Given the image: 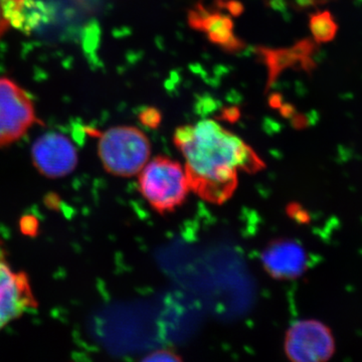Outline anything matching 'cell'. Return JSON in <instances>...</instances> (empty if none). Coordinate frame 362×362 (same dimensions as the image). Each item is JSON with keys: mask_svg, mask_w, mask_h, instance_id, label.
I'll return each mask as SVG.
<instances>
[{"mask_svg": "<svg viewBox=\"0 0 362 362\" xmlns=\"http://www.w3.org/2000/svg\"><path fill=\"white\" fill-rule=\"evenodd\" d=\"M188 23L197 32L206 33L213 44L226 52H237L245 44L233 33V21L230 16L216 11H209L202 4H197L188 13Z\"/></svg>", "mask_w": 362, "mask_h": 362, "instance_id": "obj_9", "label": "cell"}, {"mask_svg": "<svg viewBox=\"0 0 362 362\" xmlns=\"http://www.w3.org/2000/svg\"><path fill=\"white\" fill-rule=\"evenodd\" d=\"M284 345L288 358L297 362L326 361L335 350L329 328L316 320L293 324L286 333Z\"/></svg>", "mask_w": 362, "mask_h": 362, "instance_id": "obj_6", "label": "cell"}, {"mask_svg": "<svg viewBox=\"0 0 362 362\" xmlns=\"http://www.w3.org/2000/svg\"><path fill=\"white\" fill-rule=\"evenodd\" d=\"M283 104L282 96L280 94H274L269 99V105L274 109H279Z\"/></svg>", "mask_w": 362, "mask_h": 362, "instance_id": "obj_19", "label": "cell"}, {"mask_svg": "<svg viewBox=\"0 0 362 362\" xmlns=\"http://www.w3.org/2000/svg\"><path fill=\"white\" fill-rule=\"evenodd\" d=\"M32 158L35 168L47 178H62L71 175L78 161L74 143L58 132L40 136L33 143Z\"/></svg>", "mask_w": 362, "mask_h": 362, "instance_id": "obj_7", "label": "cell"}, {"mask_svg": "<svg viewBox=\"0 0 362 362\" xmlns=\"http://www.w3.org/2000/svg\"><path fill=\"white\" fill-rule=\"evenodd\" d=\"M313 49L314 45L310 40H301L291 49H259V56L268 68L267 88L269 89L286 69L295 65L301 66L304 70L313 68L314 63L310 58Z\"/></svg>", "mask_w": 362, "mask_h": 362, "instance_id": "obj_10", "label": "cell"}, {"mask_svg": "<svg viewBox=\"0 0 362 362\" xmlns=\"http://www.w3.org/2000/svg\"><path fill=\"white\" fill-rule=\"evenodd\" d=\"M240 118V111L237 107H228V108H225L221 111V120L228 121V122L230 123H235L237 122Z\"/></svg>", "mask_w": 362, "mask_h": 362, "instance_id": "obj_16", "label": "cell"}, {"mask_svg": "<svg viewBox=\"0 0 362 362\" xmlns=\"http://www.w3.org/2000/svg\"><path fill=\"white\" fill-rule=\"evenodd\" d=\"M280 112L282 114V116H284L285 118H290V117L295 115V108L290 104H282V106L280 107Z\"/></svg>", "mask_w": 362, "mask_h": 362, "instance_id": "obj_18", "label": "cell"}, {"mask_svg": "<svg viewBox=\"0 0 362 362\" xmlns=\"http://www.w3.org/2000/svg\"><path fill=\"white\" fill-rule=\"evenodd\" d=\"M35 308L37 301L30 279L25 272L14 270L0 240V330Z\"/></svg>", "mask_w": 362, "mask_h": 362, "instance_id": "obj_5", "label": "cell"}, {"mask_svg": "<svg viewBox=\"0 0 362 362\" xmlns=\"http://www.w3.org/2000/svg\"><path fill=\"white\" fill-rule=\"evenodd\" d=\"M145 361H181L180 357L176 356L175 352L170 351V350H158V351L153 352L150 354Z\"/></svg>", "mask_w": 362, "mask_h": 362, "instance_id": "obj_14", "label": "cell"}, {"mask_svg": "<svg viewBox=\"0 0 362 362\" xmlns=\"http://www.w3.org/2000/svg\"><path fill=\"white\" fill-rule=\"evenodd\" d=\"M140 122L149 128V129H157L162 122L161 112L154 107H147L138 116Z\"/></svg>", "mask_w": 362, "mask_h": 362, "instance_id": "obj_13", "label": "cell"}, {"mask_svg": "<svg viewBox=\"0 0 362 362\" xmlns=\"http://www.w3.org/2000/svg\"><path fill=\"white\" fill-rule=\"evenodd\" d=\"M218 4L226 8L232 16H240L244 11V6L238 0H218Z\"/></svg>", "mask_w": 362, "mask_h": 362, "instance_id": "obj_15", "label": "cell"}, {"mask_svg": "<svg viewBox=\"0 0 362 362\" xmlns=\"http://www.w3.org/2000/svg\"><path fill=\"white\" fill-rule=\"evenodd\" d=\"M30 97L8 78H0V148L18 141L39 123Z\"/></svg>", "mask_w": 362, "mask_h": 362, "instance_id": "obj_4", "label": "cell"}, {"mask_svg": "<svg viewBox=\"0 0 362 362\" xmlns=\"http://www.w3.org/2000/svg\"><path fill=\"white\" fill-rule=\"evenodd\" d=\"M98 154L107 173L117 177H132L149 161L151 144L138 128L117 126L100 134Z\"/></svg>", "mask_w": 362, "mask_h": 362, "instance_id": "obj_2", "label": "cell"}, {"mask_svg": "<svg viewBox=\"0 0 362 362\" xmlns=\"http://www.w3.org/2000/svg\"><path fill=\"white\" fill-rule=\"evenodd\" d=\"M309 26L314 40L318 44H325L333 40L338 30L337 21L328 11L312 14Z\"/></svg>", "mask_w": 362, "mask_h": 362, "instance_id": "obj_12", "label": "cell"}, {"mask_svg": "<svg viewBox=\"0 0 362 362\" xmlns=\"http://www.w3.org/2000/svg\"><path fill=\"white\" fill-rule=\"evenodd\" d=\"M139 190L159 214L171 213L187 201L190 192L187 173L180 162L157 156L138 173Z\"/></svg>", "mask_w": 362, "mask_h": 362, "instance_id": "obj_3", "label": "cell"}, {"mask_svg": "<svg viewBox=\"0 0 362 362\" xmlns=\"http://www.w3.org/2000/svg\"><path fill=\"white\" fill-rule=\"evenodd\" d=\"M9 25L30 32L49 18V11L42 2L35 0H2Z\"/></svg>", "mask_w": 362, "mask_h": 362, "instance_id": "obj_11", "label": "cell"}, {"mask_svg": "<svg viewBox=\"0 0 362 362\" xmlns=\"http://www.w3.org/2000/svg\"><path fill=\"white\" fill-rule=\"evenodd\" d=\"M267 273L279 280L300 277L307 268V255L299 243L292 240H274L262 254Z\"/></svg>", "mask_w": 362, "mask_h": 362, "instance_id": "obj_8", "label": "cell"}, {"mask_svg": "<svg viewBox=\"0 0 362 362\" xmlns=\"http://www.w3.org/2000/svg\"><path fill=\"white\" fill-rule=\"evenodd\" d=\"M173 142L185 157L190 192L216 206L235 194L240 171L257 173L266 168L250 145L216 121L180 126Z\"/></svg>", "mask_w": 362, "mask_h": 362, "instance_id": "obj_1", "label": "cell"}, {"mask_svg": "<svg viewBox=\"0 0 362 362\" xmlns=\"http://www.w3.org/2000/svg\"><path fill=\"white\" fill-rule=\"evenodd\" d=\"M9 26L11 25L4 13V4H2V0H0V37L8 30Z\"/></svg>", "mask_w": 362, "mask_h": 362, "instance_id": "obj_17", "label": "cell"}]
</instances>
